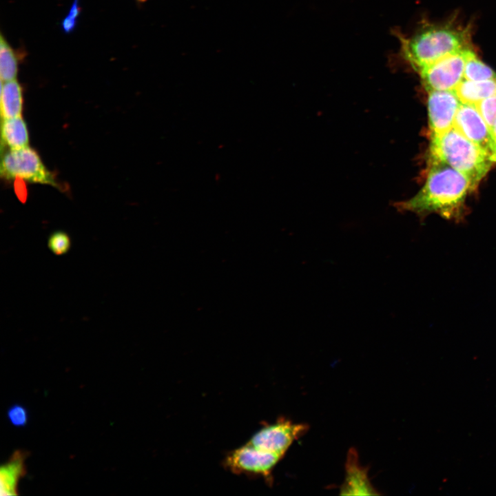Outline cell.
<instances>
[{
	"mask_svg": "<svg viewBox=\"0 0 496 496\" xmlns=\"http://www.w3.org/2000/svg\"><path fill=\"white\" fill-rule=\"evenodd\" d=\"M137 1H140V2H144V1H145L146 0H137Z\"/></svg>",
	"mask_w": 496,
	"mask_h": 496,
	"instance_id": "cb8c5ba5",
	"label": "cell"
},
{
	"mask_svg": "<svg viewBox=\"0 0 496 496\" xmlns=\"http://www.w3.org/2000/svg\"><path fill=\"white\" fill-rule=\"evenodd\" d=\"M429 158H435L465 175L474 190L493 164L490 154L466 138L454 127L432 135Z\"/></svg>",
	"mask_w": 496,
	"mask_h": 496,
	"instance_id": "3957f363",
	"label": "cell"
},
{
	"mask_svg": "<svg viewBox=\"0 0 496 496\" xmlns=\"http://www.w3.org/2000/svg\"><path fill=\"white\" fill-rule=\"evenodd\" d=\"M80 12L79 0H74L68 15L63 19L61 27L63 31L69 33L76 25V19Z\"/></svg>",
	"mask_w": 496,
	"mask_h": 496,
	"instance_id": "ffe728a7",
	"label": "cell"
},
{
	"mask_svg": "<svg viewBox=\"0 0 496 496\" xmlns=\"http://www.w3.org/2000/svg\"><path fill=\"white\" fill-rule=\"evenodd\" d=\"M464 79L470 81H484L496 79L494 71L479 60L473 50H469L466 57Z\"/></svg>",
	"mask_w": 496,
	"mask_h": 496,
	"instance_id": "2e32d148",
	"label": "cell"
},
{
	"mask_svg": "<svg viewBox=\"0 0 496 496\" xmlns=\"http://www.w3.org/2000/svg\"><path fill=\"white\" fill-rule=\"evenodd\" d=\"M7 416L10 422L17 427L25 426L28 421V410L20 404L12 406L7 412Z\"/></svg>",
	"mask_w": 496,
	"mask_h": 496,
	"instance_id": "d6986e66",
	"label": "cell"
},
{
	"mask_svg": "<svg viewBox=\"0 0 496 496\" xmlns=\"http://www.w3.org/2000/svg\"><path fill=\"white\" fill-rule=\"evenodd\" d=\"M308 428L307 424H295L281 419L260 428L247 443L257 448L284 456L292 443L303 435Z\"/></svg>",
	"mask_w": 496,
	"mask_h": 496,
	"instance_id": "8992f818",
	"label": "cell"
},
{
	"mask_svg": "<svg viewBox=\"0 0 496 496\" xmlns=\"http://www.w3.org/2000/svg\"><path fill=\"white\" fill-rule=\"evenodd\" d=\"M467 29L451 23L429 25L400 37L404 59L417 72L450 54L469 48Z\"/></svg>",
	"mask_w": 496,
	"mask_h": 496,
	"instance_id": "7a4b0ae2",
	"label": "cell"
},
{
	"mask_svg": "<svg viewBox=\"0 0 496 496\" xmlns=\"http://www.w3.org/2000/svg\"><path fill=\"white\" fill-rule=\"evenodd\" d=\"M14 189L18 198L23 203H25L27 198V190L25 185L21 178H15Z\"/></svg>",
	"mask_w": 496,
	"mask_h": 496,
	"instance_id": "44dd1931",
	"label": "cell"
},
{
	"mask_svg": "<svg viewBox=\"0 0 496 496\" xmlns=\"http://www.w3.org/2000/svg\"><path fill=\"white\" fill-rule=\"evenodd\" d=\"M429 163L424 186L411 198L397 203V209L421 218L435 213L447 220H462L466 197L472 191L470 180L435 158H429Z\"/></svg>",
	"mask_w": 496,
	"mask_h": 496,
	"instance_id": "6da1fadb",
	"label": "cell"
},
{
	"mask_svg": "<svg viewBox=\"0 0 496 496\" xmlns=\"http://www.w3.org/2000/svg\"><path fill=\"white\" fill-rule=\"evenodd\" d=\"M1 175L6 179L19 178L59 187L54 175L46 168L37 151L29 146L5 152L1 158Z\"/></svg>",
	"mask_w": 496,
	"mask_h": 496,
	"instance_id": "277c9868",
	"label": "cell"
},
{
	"mask_svg": "<svg viewBox=\"0 0 496 496\" xmlns=\"http://www.w3.org/2000/svg\"><path fill=\"white\" fill-rule=\"evenodd\" d=\"M29 134L27 125L21 116L3 119L1 145L10 149L28 146Z\"/></svg>",
	"mask_w": 496,
	"mask_h": 496,
	"instance_id": "5bb4252c",
	"label": "cell"
},
{
	"mask_svg": "<svg viewBox=\"0 0 496 496\" xmlns=\"http://www.w3.org/2000/svg\"><path fill=\"white\" fill-rule=\"evenodd\" d=\"M27 457V452L17 450L12 454L8 461L1 466V495H18L19 482L27 473L25 466Z\"/></svg>",
	"mask_w": 496,
	"mask_h": 496,
	"instance_id": "8fae6325",
	"label": "cell"
},
{
	"mask_svg": "<svg viewBox=\"0 0 496 496\" xmlns=\"http://www.w3.org/2000/svg\"><path fill=\"white\" fill-rule=\"evenodd\" d=\"M18 55L3 36L0 39V76L1 81L16 79L18 72Z\"/></svg>",
	"mask_w": 496,
	"mask_h": 496,
	"instance_id": "9a60e30c",
	"label": "cell"
},
{
	"mask_svg": "<svg viewBox=\"0 0 496 496\" xmlns=\"http://www.w3.org/2000/svg\"><path fill=\"white\" fill-rule=\"evenodd\" d=\"M342 495H378L369 481L367 469L361 466L354 449L349 451L346 463V477L341 488Z\"/></svg>",
	"mask_w": 496,
	"mask_h": 496,
	"instance_id": "30bf717a",
	"label": "cell"
},
{
	"mask_svg": "<svg viewBox=\"0 0 496 496\" xmlns=\"http://www.w3.org/2000/svg\"><path fill=\"white\" fill-rule=\"evenodd\" d=\"M475 105L490 129L496 121V94L481 101Z\"/></svg>",
	"mask_w": 496,
	"mask_h": 496,
	"instance_id": "ac0fdd59",
	"label": "cell"
},
{
	"mask_svg": "<svg viewBox=\"0 0 496 496\" xmlns=\"http://www.w3.org/2000/svg\"><path fill=\"white\" fill-rule=\"evenodd\" d=\"M71 245V238L68 234L64 231H54L48 239L49 249L56 256L67 254L70 249Z\"/></svg>",
	"mask_w": 496,
	"mask_h": 496,
	"instance_id": "e0dca14e",
	"label": "cell"
},
{
	"mask_svg": "<svg viewBox=\"0 0 496 496\" xmlns=\"http://www.w3.org/2000/svg\"><path fill=\"white\" fill-rule=\"evenodd\" d=\"M462 102L454 90L428 91V113L432 135H440L453 127Z\"/></svg>",
	"mask_w": 496,
	"mask_h": 496,
	"instance_id": "9c48e42d",
	"label": "cell"
},
{
	"mask_svg": "<svg viewBox=\"0 0 496 496\" xmlns=\"http://www.w3.org/2000/svg\"><path fill=\"white\" fill-rule=\"evenodd\" d=\"M490 132H491L493 138L495 141V142L496 143V121H495L494 124L493 125V126L490 127Z\"/></svg>",
	"mask_w": 496,
	"mask_h": 496,
	"instance_id": "7402d4cb",
	"label": "cell"
},
{
	"mask_svg": "<svg viewBox=\"0 0 496 496\" xmlns=\"http://www.w3.org/2000/svg\"><path fill=\"white\" fill-rule=\"evenodd\" d=\"M491 159H492V161H493V163H494V162H496V147H495L493 153L492 155H491Z\"/></svg>",
	"mask_w": 496,
	"mask_h": 496,
	"instance_id": "603a6c76",
	"label": "cell"
},
{
	"mask_svg": "<svg viewBox=\"0 0 496 496\" xmlns=\"http://www.w3.org/2000/svg\"><path fill=\"white\" fill-rule=\"evenodd\" d=\"M469 50L468 48L445 56L418 72L428 92L455 90L464 79Z\"/></svg>",
	"mask_w": 496,
	"mask_h": 496,
	"instance_id": "5b68a950",
	"label": "cell"
},
{
	"mask_svg": "<svg viewBox=\"0 0 496 496\" xmlns=\"http://www.w3.org/2000/svg\"><path fill=\"white\" fill-rule=\"evenodd\" d=\"M1 82V116L2 119L21 116L23 105L21 85L16 79Z\"/></svg>",
	"mask_w": 496,
	"mask_h": 496,
	"instance_id": "4fadbf2b",
	"label": "cell"
},
{
	"mask_svg": "<svg viewBox=\"0 0 496 496\" xmlns=\"http://www.w3.org/2000/svg\"><path fill=\"white\" fill-rule=\"evenodd\" d=\"M453 127L488 152L491 156L496 147V143L493 138L490 127L475 105L461 103L455 117Z\"/></svg>",
	"mask_w": 496,
	"mask_h": 496,
	"instance_id": "ba28073f",
	"label": "cell"
},
{
	"mask_svg": "<svg viewBox=\"0 0 496 496\" xmlns=\"http://www.w3.org/2000/svg\"><path fill=\"white\" fill-rule=\"evenodd\" d=\"M454 91L462 103L475 105L496 94V79L478 81L464 79Z\"/></svg>",
	"mask_w": 496,
	"mask_h": 496,
	"instance_id": "7c38bea8",
	"label": "cell"
},
{
	"mask_svg": "<svg viewBox=\"0 0 496 496\" xmlns=\"http://www.w3.org/2000/svg\"><path fill=\"white\" fill-rule=\"evenodd\" d=\"M282 455L257 448L248 443L230 452L225 458L227 468L236 473L269 477Z\"/></svg>",
	"mask_w": 496,
	"mask_h": 496,
	"instance_id": "52a82bcc",
	"label": "cell"
}]
</instances>
